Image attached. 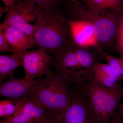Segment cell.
Returning <instances> with one entry per match:
<instances>
[{"label": "cell", "mask_w": 123, "mask_h": 123, "mask_svg": "<svg viewBox=\"0 0 123 123\" xmlns=\"http://www.w3.org/2000/svg\"><path fill=\"white\" fill-rule=\"evenodd\" d=\"M105 60L114 73L118 81L123 80L121 77V70L123 65V58L117 57L114 56L106 55Z\"/></svg>", "instance_id": "cell-16"}, {"label": "cell", "mask_w": 123, "mask_h": 123, "mask_svg": "<svg viewBox=\"0 0 123 123\" xmlns=\"http://www.w3.org/2000/svg\"><path fill=\"white\" fill-rule=\"evenodd\" d=\"M110 123H123V118L117 111L112 117Z\"/></svg>", "instance_id": "cell-24"}, {"label": "cell", "mask_w": 123, "mask_h": 123, "mask_svg": "<svg viewBox=\"0 0 123 123\" xmlns=\"http://www.w3.org/2000/svg\"><path fill=\"white\" fill-rule=\"evenodd\" d=\"M0 123H1V122H0Z\"/></svg>", "instance_id": "cell-27"}, {"label": "cell", "mask_w": 123, "mask_h": 123, "mask_svg": "<svg viewBox=\"0 0 123 123\" xmlns=\"http://www.w3.org/2000/svg\"><path fill=\"white\" fill-rule=\"evenodd\" d=\"M47 123H65L61 113L52 112V116Z\"/></svg>", "instance_id": "cell-22"}, {"label": "cell", "mask_w": 123, "mask_h": 123, "mask_svg": "<svg viewBox=\"0 0 123 123\" xmlns=\"http://www.w3.org/2000/svg\"><path fill=\"white\" fill-rule=\"evenodd\" d=\"M87 8L96 12L123 13V0H83Z\"/></svg>", "instance_id": "cell-13"}, {"label": "cell", "mask_w": 123, "mask_h": 123, "mask_svg": "<svg viewBox=\"0 0 123 123\" xmlns=\"http://www.w3.org/2000/svg\"><path fill=\"white\" fill-rule=\"evenodd\" d=\"M74 46L65 49L50 62V68L72 86L84 83L83 70L80 66Z\"/></svg>", "instance_id": "cell-6"}, {"label": "cell", "mask_w": 123, "mask_h": 123, "mask_svg": "<svg viewBox=\"0 0 123 123\" xmlns=\"http://www.w3.org/2000/svg\"><path fill=\"white\" fill-rule=\"evenodd\" d=\"M94 70L99 71L116 82H119L114 73L107 64L98 63L95 65Z\"/></svg>", "instance_id": "cell-20"}, {"label": "cell", "mask_w": 123, "mask_h": 123, "mask_svg": "<svg viewBox=\"0 0 123 123\" xmlns=\"http://www.w3.org/2000/svg\"><path fill=\"white\" fill-rule=\"evenodd\" d=\"M94 72L93 79L105 87L110 89H114L121 85L120 82H115L99 71L94 70Z\"/></svg>", "instance_id": "cell-17"}, {"label": "cell", "mask_w": 123, "mask_h": 123, "mask_svg": "<svg viewBox=\"0 0 123 123\" xmlns=\"http://www.w3.org/2000/svg\"><path fill=\"white\" fill-rule=\"evenodd\" d=\"M52 111L44 107L30 95L24 97L22 107L13 116L2 119L3 123H47L50 119Z\"/></svg>", "instance_id": "cell-8"}, {"label": "cell", "mask_w": 123, "mask_h": 123, "mask_svg": "<svg viewBox=\"0 0 123 123\" xmlns=\"http://www.w3.org/2000/svg\"><path fill=\"white\" fill-rule=\"evenodd\" d=\"M0 52L12 53L11 47L6 39L2 29H0Z\"/></svg>", "instance_id": "cell-21"}, {"label": "cell", "mask_w": 123, "mask_h": 123, "mask_svg": "<svg viewBox=\"0 0 123 123\" xmlns=\"http://www.w3.org/2000/svg\"><path fill=\"white\" fill-rule=\"evenodd\" d=\"M36 83V79L9 77L0 83V95L12 98H22L30 94Z\"/></svg>", "instance_id": "cell-10"}, {"label": "cell", "mask_w": 123, "mask_h": 123, "mask_svg": "<svg viewBox=\"0 0 123 123\" xmlns=\"http://www.w3.org/2000/svg\"><path fill=\"white\" fill-rule=\"evenodd\" d=\"M43 10L35 5L18 0L9 9L2 24L23 31L33 38L42 18Z\"/></svg>", "instance_id": "cell-5"}, {"label": "cell", "mask_w": 123, "mask_h": 123, "mask_svg": "<svg viewBox=\"0 0 123 123\" xmlns=\"http://www.w3.org/2000/svg\"><path fill=\"white\" fill-rule=\"evenodd\" d=\"M77 86L88 99L89 123H110L123 98L121 85L107 88L92 79Z\"/></svg>", "instance_id": "cell-3"}, {"label": "cell", "mask_w": 123, "mask_h": 123, "mask_svg": "<svg viewBox=\"0 0 123 123\" xmlns=\"http://www.w3.org/2000/svg\"><path fill=\"white\" fill-rule=\"evenodd\" d=\"M62 9L66 17L71 22H86L93 25L97 45L105 53L115 47L117 33L123 13L92 11L78 0H64Z\"/></svg>", "instance_id": "cell-2"}, {"label": "cell", "mask_w": 123, "mask_h": 123, "mask_svg": "<svg viewBox=\"0 0 123 123\" xmlns=\"http://www.w3.org/2000/svg\"><path fill=\"white\" fill-rule=\"evenodd\" d=\"M71 23L74 39L77 44L81 46L98 45L95 31L92 24L84 21L74 22Z\"/></svg>", "instance_id": "cell-12"}, {"label": "cell", "mask_w": 123, "mask_h": 123, "mask_svg": "<svg viewBox=\"0 0 123 123\" xmlns=\"http://www.w3.org/2000/svg\"><path fill=\"white\" fill-rule=\"evenodd\" d=\"M36 80V84L29 95L53 112H64L71 101L72 86L54 70L50 75Z\"/></svg>", "instance_id": "cell-4"}, {"label": "cell", "mask_w": 123, "mask_h": 123, "mask_svg": "<svg viewBox=\"0 0 123 123\" xmlns=\"http://www.w3.org/2000/svg\"><path fill=\"white\" fill-rule=\"evenodd\" d=\"M36 46L55 57L65 49L76 43L72 23L58 7L43 10L39 26L33 36Z\"/></svg>", "instance_id": "cell-1"}, {"label": "cell", "mask_w": 123, "mask_h": 123, "mask_svg": "<svg viewBox=\"0 0 123 123\" xmlns=\"http://www.w3.org/2000/svg\"><path fill=\"white\" fill-rule=\"evenodd\" d=\"M8 10L14 6L18 0H1Z\"/></svg>", "instance_id": "cell-23"}, {"label": "cell", "mask_w": 123, "mask_h": 123, "mask_svg": "<svg viewBox=\"0 0 123 123\" xmlns=\"http://www.w3.org/2000/svg\"><path fill=\"white\" fill-rule=\"evenodd\" d=\"M20 55L25 78L31 80L42 78L52 72L50 64L53 57L44 49L27 51Z\"/></svg>", "instance_id": "cell-7"}, {"label": "cell", "mask_w": 123, "mask_h": 123, "mask_svg": "<svg viewBox=\"0 0 123 123\" xmlns=\"http://www.w3.org/2000/svg\"><path fill=\"white\" fill-rule=\"evenodd\" d=\"M117 112L121 118H123V102L119 104L117 108Z\"/></svg>", "instance_id": "cell-25"}, {"label": "cell", "mask_w": 123, "mask_h": 123, "mask_svg": "<svg viewBox=\"0 0 123 123\" xmlns=\"http://www.w3.org/2000/svg\"><path fill=\"white\" fill-rule=\"evenodd\" d=\"M29 4L35 5L42 10L57 7L64 0H23Z\"/></svg>", "instance_id": "cell-18"}, {"label": "cell", "mask_w": 123, "mask_h": 123, "mask_svg": "<svg viewBox=\"0 0 123 123\" xmlns=\"http://www.w3.org/2000/svg\"><path fill=\"white\" fill-rule=\"evenodd\" d=\"M115 48L120 57L123 58V15L120 18L117 30Z\"/></svg>", "instance_id": "cell-19"}, {"label": "cell", "mask_w": 123, "mask_h": 123, "mask_svg": "<svg viewBox=\"0 0 123 123\" xmlns=\"http://www.w3.org/2000/svg\"><path fill=\"white\" fill-rule=\"evenodd\" d=\"M8 11V9L6 7H3L0 6V17H1L4 13H6Z\"/></svg>", "instance_id": "cell-26"}, {"label": "cell", "mask_w": 123, "mask_h": 123, "mask_svg": "<svg viewBox=\"0 0 123 123\" xmlns=\"http://www.w3.org/2000/svg\"><path fill=\"white\" fill-rule=\"evenodd\" d=\"M24 97L18 98H8L7 99L1 100L0 118H7L16 115L22 107L24 103Z\"/></svg>", "instance_id": "cell-15"}, {"label": "cell", "mask_w": 123, "mask_h": 123, "mask_svg": "<svg viewBox=\"0 0 123 123\" xmlns=\"http://www.w3.org/2000/svg\"><path fill=\"white\" fill-rule=\"evenodd\" d=\"M0 29L3 30L12 54H21L36 46L33 37L19 29L3 24L0 25Z\"/></svg>", "instance_id": "cell-11"}, {"label": "cell", "mask_w": 123, "mask_h": 123, "mask_svg": "<svg viewBox=\"0 0 123 123\" xmlns=\"http://www.w3.org/2000/svg\"><path fill=\"white\" fill-rule=\"evenodd\" d=\"M20 66H21L20 54L0 55V82L13 77L14 70Z\"/></svg>", "instance_id": "cell-14"}, {"label": "cell", "mask_w": 123, "mask_h": 123, "mask_svg": "<svg viewBox=\"0 0 123 123\" xmlns=\"http://www.w3.org/2000/svg\"><path fill=\"white\" fill-rule=\"evenodd\" d=\"M74 49L83 70L84 81H89L94 76L95 65L105 60L107 54L96 45L81 46L76 43Z\"/></svg>", "instance_id": "cell-9"}]
</instances>
